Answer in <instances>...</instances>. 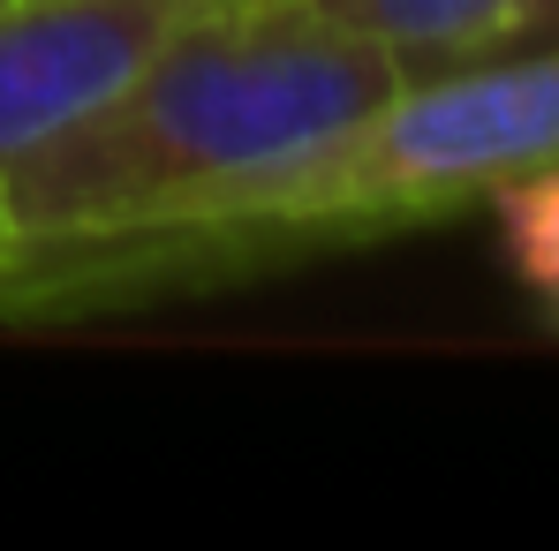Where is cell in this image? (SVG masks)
I'll list each match as a JSON object with an SVG mask.
<instances>
[{
    "label": "cell",
    "mask_w": 559,
    "mask_h": 551,
    "mask_svg": "<svg viewBox=\"0 0 559 551\" xmlns=\"http://www.w3.org/2000/svg\"><path fill=\"white\" fill-rule=\"evenodd\" d=\"M507 46H559V0H530V8L514 15V31H507L491 53H507Z\"/></svg>",
    "instance_id": "cell-5"
},
{
    "label": "cell",
    "mask_w": 559,
    "mask_h": 551,
    "mask_svg": "<svg viewBox=\"0 0 559 551\" xmlns=\"http://www.w3.org/2000/svg\"><path fill=\"white\" fill-rule=\"evenodd\" d=\"M318 8L356 23V31H371V38H385L408 61V76H424V69L491 53L530 0H318Z\"/></svg>",
    "instance_id": "cell-3"
},
{
    "label": "cell",
    "mask_w": 559,
    "mask_h": 551,
    "mask_svg": "<svg viewBox=\"0 0 559 551\" xmlns=\"http://www.w3.org/2000/svg\"><path fill=\"white\" fill-rule=\"evenodd\" d=\"M499 227H507V250H514V273L530 279L559 318V167H537L522 182H507L499 196Z\"/></svg>",
    "instance_id": "cell-4"
},
{
    "label": "cell",
    "mask_w": 559,
    "mask_h": 551,
    "mask_svg": "<svg viewBox=\"0 0 559 551\" xmlns=\"http://www.w3.org/2000/svg\"><path fill=\"white\" fill-rule=\"evenodd\" d=\"M408 84L318 0H204L0 189V265L121 250L235 212Z\"/></svg>",
    "instance_id": "cell-1"
},
{
    "label": "cell",
    "mask_w": 559,
    "mask_h": 551,
    "mask_svg": "<svg viewBox=\"0 0 559 551\" xmlns=\"http://www.w3.org/2000/svg\"><path fill=\"white\" fill-rule=\"evenodd\" d=\"M204 0H0V189Z\"/></svg>",
    "instance_id": "cell-2"
}]
</instances>
